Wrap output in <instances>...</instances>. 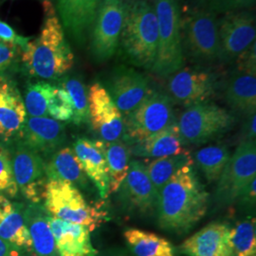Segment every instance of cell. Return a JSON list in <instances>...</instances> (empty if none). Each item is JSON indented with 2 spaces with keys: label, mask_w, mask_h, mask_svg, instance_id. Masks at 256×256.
<instances>
[{
  "label": "cell",
  "mask_w": 256,
  "mask_h": 256,
  "mask_svg": "<svg viewBox=\"0 0 256 256\" xmlns=\"http://www.w3.org/2000/svg\"><path fill=\"white\" fill-rule=\"evenodd\" d=\"M210 196L198 178L194 164L180 168L160 190L156 202L158 226L182 234L205 216Z\"/></svg>",
  "instance_id": "1"
},
{
  "label": "cell",
  "mask_w": 256,
  "mask_h": 256,
  "mask_svg": "<svg viewBox=\"0 0 256 256\" xmlns=\"http://www.w3.org/2000/svg\"><path fill=\"white\" fill-rule=\"evenodd\" d=\"M44 9L46 18L41 32L23 48L22 62L30 75L54 80L74 66V55L50 1H44Z\"/></svg>",
  "instance_id": "2"
},
{
  "label": "cell",
  "mask_w": 256,
  "mask_h": 256,
  "mask_svg": "<svg viewBox=\"0 0 256 256\" xmlns=\"http://www.w3.org/2000/svg\"><path fill=\"white\" fill-rule=\"evenodd\" d=\"M158 45V23L155 9L144 0L128 3L119 42L122 58L128 64L150 70Z\"/></svg>",
  "instance_id": "3"
},
{
  "label": "cell",
  "mask_w": 256,
  "mask_h": 256,
  "mask_svg": "<svg viewBox=\"0 0 256 256\" xmlns=\"http://www.w3.org/2000/svg\"><path fill=\"white\" fill-rule=\"evenodd\" d=\"M45 209L56 218L86 226L93 232L108 221V212L101 205L93 206L82 192L70 183L48 180L45 190Z\"/></svg>",
  "instance_id": "4"
},
{
  "label": "cell",
  "mask_w": 256,
  "mask_h": 256,
  "mask_svg": "<svg viewBox=\"0 0 256 256\" xmlns=\"http://www.w3.org/2000/svg\"><path fill=\"white\" fill-rule=\"evenodd\" d=\"M158 23V45L150 72L160 77H169L184 64L180 32V10L176 0H155Z\"/></svg>",
  "instance_id": "5"
},
{
  "label": "cell",
  "mask_w": 256,
  "mask_h": 256,
  "mask_svg": "<svg viewBox=\"0 0 256 256\" xmlns=\"http://www.w3.org/2000/svg\"><path fill=\"white\" fill-rule=\"evenodd\" d=\"M183 52L198 63L220 60L218 21L216 14L206 6H196L180 14Z\"/></svg>",
  "instance_id": "6"
},
{
  "label": "cell",
  "mask_w": 256,
  "mask_h": 256,
  "mask_svg": "<svg viewBox=\"0 0 256 256\" xmlns=\"http://www.w3.org/2000/svg\"><path fill=\"white\" fill-rule=\"evenodd\" d=\"M234 120L228 110L206 102L188 106L176 124L183 144H202L229 131Z\"/></svg>",
  "instance_id": "7"
},
{
  "label": "cell",
  "mask_w": 256,
  "mask_h": 256,
  "mask_svg": "<svg viewBox=\"0 0 256 256\" xmlns=\"http://www.w3.org/2000/svg\"><path fill=\"white\" fill-rule=\"evenodd\" d=\"M173 104L167 94L151 90L146 99L124 119L126 140H144L173 124L176 122Z\"/></svg>",
  "instance_id": "8"
},
{
  "label": "cell",
  "mask_w": 256,
  "mask_h": 256,
  "mask_svg": "<svg viewBox=\"0 0 256 256\" xmlns=\"http://www.w3.org/2000/svg\"><path fill=\"white\" fill-rule=\"evenodd\" d=\"M256 180V146L254 140L240 142L225 166L214 194L218 206L225 207L238 202L250 183Z\"/></svg>",
  "instance_id": "9"
},
{
  "label": "cell",
  "mask_w": 256,
  "mask_h": 256,
  "mask_svg": "<svg viewBox=\"0 0 256 256\" xmlns=\"http://www.w3.org/2000/svg\"><path fill=\"white\" fill-rule=\"evenodd\" d=\"M126 4L124 0H102L93 21L90 50L95 61L104 63L115 54L122 32Z\"/></svg>",
  "instance_id": "10"
},
{
  "label": "cell",
  "mask_w": 256,
  "mask_h": 256,
  "mask_svg": "<svg viewBox=\"0 0 256 256\" xmlns=\"http://www.w3.org/2000/svg\"><path fill=\"white\" fill-rule=\"evenodd\" d=\"M256 16L250 10L225 14L218 21L220 60L232 63L256 42Z\"/></svg>",
  "instance_id": "11"
},
{
  "label": "cell",
  "mask_w": 256,
  "mask_h": 256,
  "mask_svg": "<svg viewBox=\"0 0 256 256\" xmlns=\"http://www.w3.org/2000/svg\"><path fill=\"white\" fill-rule=\"evenodd\" d=\"M218 79L208 70L186 68L168 78L167 95L173 102L185 106L209 101L216 94Z\"/></svg>",
  "instance_id": "12"
},
{
  "label": "cell",
  "mask_w": 256,
  "mask_h": 256,
  "mask_svg": "<svg viewBox=\"0 0 256 256\" xmlns=\"http://www.w3.org/2000/svg\"><path fill=\"white\" fill-rule=\"evenodd\" d=\"M88 120L104 142H114L124 136L122 114L100 82H94L88 94Z\"/></svg>",
  "instance_id": "13"
},
{
  "label": "cell",
  "mask_w": 256,
  "mask_h": 256,
  "mask_svg": "<svg viewBox=\"0 0 256 256\" xmlns=\"http://www.w3.org/2000/svg\"><path fill=\"white\" fill-rule=\"evenodd\" d=\"M12 160L18 191L32 204L44 200L48 178L41 156L23 144L18 146Z\"/></svg>",
  "instance_id": "14"
},
{
  "label": "cell",
  "mask_w": 256,
  "mask_h": 256,
  "mask_svg": "<svg viewBox=\"0 0 256 256\" xmlns=\"http://www.w3.org/2000/svg\"><path fill=\"white\" fill-rule=\"evenodd\" d=\"M106 90L124 116L135 110L151 90L146 77L126 64L117 66L112 70Z\"/></svg>",
  "instance_id": "15"
},
{
  "label": "cell",
  "mask_w": 256,
  "mask_h": 256,
  "mask_svg": "<svg viewBox=\"0 0 256 256\" xmlns=\"http://www.w3.org/2000/svg\"><path fill=\"white\" fill-rule=\"evenodd\" d=\"M118 191L120 200L126 210L147 214L156 208L158 192L140 160L130 162L128 174Z\"/></svg>",
  "instance_id": "16"
},
{
  "label": "cell",
  "mask_w": 256,
  "mask_h": 256,
  "mask_svg": "<svg viewBox=\"0 0 256 256\" xmlns=\"http://www.w3.org/2000/svg\"><path fill=\"white\" fill-rule=\"evenodd\" d=\"M27 111L18 86L0 75V137L9 140L22 133Z\"/></svg>",
  "instance_id": "17"
},
{
  "label": "cell",
  "mask_w": 256,
  "mask_h": 256,
  "mask_svg": "<svg viewBox=\"0 0 256 256\" xmlns=\"http://www.w3.org/2000/svg\"><path fill=\"white\" fill-rule=\"evenodd\" d=\"M74 151L84 174L94 183L102 198L106 200L110 194V176L102 140L79 138L74 142Z\"/></svg>",
  "instance_id": "18"
},
{
  "label": "cell",
  "mask_w": 256,
  "mask_h": 256,
  "mask_svg": "<svg viewBox=\"0 0 256 256\" xmlns=\"http://www.w3.org/2000/svg\"><path fill=\"white\" fill-rule=\"evenodd\" d=\"M229 224L212 222L187 238L178 248L187 256H230Z\"/></svg>",
  "instance_id": "19"
},
{
  "label": "cell",
  "mask_w": 256,
  "mask_h": 256,
  "mask_svg": "<svg viewBox=\"0 0 256 256\" xmlns=\"http://www.w3.org/2000/svg\"><path fill=\"white\" fill-rule=\"evenodd\" d=\"M58 256H96L90 232L86 226L66 222L48 214Z\"/></svg>",
  "instance_id": "20"
},
{
  "label": "cell",
  "mask_w": 256,
  "mask_h": 256,
  "mask_svg": "<svg viewBox=\"0 0 256 256\" xmlns=\"http://www.w3.org/2000/svg\"><path fill=\"white\" fill-rule=\"evenodd\" d=\"M102 0H57L59 14L68 36L82 45Z\"/></svg>",
  "instance_id": "21"
},
{
  "label": "cell",
  "mask_w": 256,
  "mask_h": 256,
  "mask_svg": "<svg viewBox=\"0 0 256 256\" xmlns=\"http://www.w3.org/2000/svg\"><path fill=\"white\" fill-rule=\"evenodd\" d=\"M21 136L24 144L36 153H52L64 142V126L50 117H28Z\"/></svg>",
  "instance_id": "22"
},
{
  "label": "cell",
  "mask_w": 256,
  "mask_h": 256,
  "mask_svg": "<svg viewBox=\"0 0 256 256\" xmlns=\"http://www.w3.org/2000/svg\"><path fill=\"white\" fill-rule=\"evenodd\" d=\"M131 154L144 158H164L187 152L183 146L176 122L144 140L128 142Z\"/></svg>",
  "instance_id": "23"
},
{
  "label": "cell",
  "mask_w": 256,
  "mask_h": 256,
  "mask_svg": "<svg viewBox=\"0 0 256 256\" xmlns=\"http://www.w3.org/2000/svg\"><path fill=\"white\" fill-rule=\"evenodd\" d=\"M225 99L232 110L246 117L256 114V72L238 68L230 77Z\"/></svg>",
  "instance_id": "24"
},
{
  "label": "cell",
  "mask_w": 256,
  "mask_h": 256,
  "mask_svg": "<svg viewBox=\"0 0 256 256\" xmlns=\"http://www.w3.org/2000/svg\"><path fill=\"white\" fill-rule=\"evenodd\" d=\"M0 238L34 252L24 212L18 204L0 194Z\"/></svg>",
  "instance_id": "25"
},
{
  "label": "cell",
  "mask_w": 256,
  "mask_h": 256,
  "mask_svg": "<svg viewBox=\"0 0 256 256\" xmlns=\"http://www.w3.org/2000/svg\"><path fill=\"white\" fill-rule=\"evenodd\" d=\"M48 214L46 209L37 204L30 205L24 212L36 256H58L54 236L48 223Z\"/></svg>",
  "instance_id": "26"
},
{
  "label": "cell",
  "mask_w": 256,
  "mask_h": 256,
  "mask_svg": "<svg viewBox=\"0 0 256 256\" xmlns=\"http://www.w3.org/2000/svg\"><path fill=\"white\" fill-rule=\"evenodd\" d=\"M45 172L48 180L64 182L76 188L86 189L88 187V178L70 147L56 151L48 162L45 164Z\"/></svg>",
  "instance_id": "27"
},
{
  "label": "cell",
  "mask_w": 256,
  "mask_h": 256,
  "mask_svg": "<svg viewBox=\"0 0 256 256\" xmlns=\"http://www.w3.org/2000/svg\"><path fill=\"white\" fill-rule=\"evenodd\" d=\"M124 236L134 256H176L174 245L154 232L129 228Z\"/></svg>",
  "instance_id": "28"
},
{
  "label": "cell",
  "mask_w": 256,
  "mask_h": 256,
  "mask_svg": "<svg viewBox=\"0 0 256 256\" xmlns=\"http://www.w3.org/2000/svg\"><path fill=\"white\" fill-rule=\"evenodd\" d=\"M102 147L110 176V192L113 194L118 192L128 174L131 150L122 138L114 142L102 140Z\"/></svg>",
  "instance_id": "29"
},
{
  "label": "cell",
  "mask_w": 256,
  "mask_h": 256,
  "mask_svg": "<svg viewBox=\"0 0 256 256\" xmlns=\"http://www.w3.org/2000/svg\"><path fill=\"white\" fill-rule=\"evenodd\" d=\"M192 164L194 160L192 156L187 151L178 155L168 156L151 160L147 162V165L146 164V167L151 182L158 192L180 168Z\"/></svg>",
  "instance_id": "30"
},
{
  "label": "cell",
  "mask_w": 256,
  "mask_h": 256,
  "mask_svg": "<svg viewBox=\"0 0 256 256\" xmlns=\"http://www.w3.org/2000/svg\"><path fill=\"white\" fill-rule=\"evenodd\" d=\"M229 149L226 146H210L200 149L194 155V162L209 182L220 180L229 160Z\"/></svg>",
  "instance_id": "31"
},
{
  "label": "cell",
  "mask_w": 256,
  "mask_h": 256,
  "mask_svg": "<svg viewBox=\"0 0 256 256\" xmlns=\"http://www.w3.org/2000/svg\"><path fill=\"white\" fill-rule=\"evenodd\" d=\"M230 256H256V223L254 218L238 221L230 227Z\"/></svg>",
  "instance_id": "32"
},
{
  "label": "cell",
  "mask_w": 256,
  "mask_h": 256,
  "mask_svg": "<svg viewBox=\"0 0 256 256\" xmlns=\"http://www.w3.org/2000/svg\"><path fill=\"white\" fill-rule=\"evenodd\" d=\"M68 92L72 102L74 114L72 120L74 124L81 126L88 122V102L86 86L78 78H66L61 86Z\"/></svg>",
  "instance_id": "33"
},
{
  "label": "cell",
  "mask_w": 256,
  "mask_h": 256,
  "mask_svg": "<svg viewBox=\"0 0 256 256\" xmlns=\"http://www.w3.org/2000/svg\"><path fill=\"white\" fill-rule=\"evenodd\" d=\"M52 86L46 82L30 84L25 95V108L30 117H46L48 101Z\"/></svg>",
  "instance_id": "34"
},
{
  "label": "cell",
  "mask_w": 256,
  "mask_h": 256,
  "mask_svg": "<svg viewBox=\"0 0 256 256\" xmlns=\"http://www.w3.org/2000/svg\"><path fill=\"white\" fill-rule=\"evenodd\" d=\"M72 102L62 86H52L48 101V115L58 122H66L72 118Z\"/></svg>",
  "instance_id": "35"
},
{
  "label": "cell",
  "mask_w": 256,
  "mask_h": 256,
  "mask_svg": "<svg viewBox=\"0 0 256 256\" xmlns=\"http://www.w3.org/2000/svg\"><path fill=\"white\" fill-rule=\"evenodd\" d=\"M18 192L14 176L12 156L6 147L0 144V194L14 198Z\"/></svg>",
  "instance_id": "36"
},
{
  "label": "cell",
  "mask_w": 256,
  "mask_h": 256,
  "mask_svg": "<svg viewBox=\"0 0 256 256\" xmlns=\"http://www.w3.org/2000/svg\"><path fill=\"white\" fill-rule=\"evenodd\" d=\"M256 0H207L208 8L214 14H228L252 8Z\"/></svg>",
  "instance_id": "37"
},
{
  "label": "cell",
  "mask_w": 256,
  "mask_h": 256,
  "mask_svg": "<svg viewBox=\"0 0 256 256\" xmlns=\"http://www.w3.org/2000/svg\"><path fill=\"white\" fill-rule=\"evenodd\" d=\"M0 40L16 46H21L23 50L27 46L30 38L19 36L12 28L0 19Z\"/></svg>",
  "instance_id": "38"
},
{
  "label": "cell",
  "mask_w": 256,
  "mask_h": 256,
  "mask_svg": "<svg viewBox=\"0 0 256 256\" xmlns=\"http://www.w3.org/2000/svg\"><path fill=\"white\" fill-rule=\"evenodd\" d=\"M18 46L0 40V74L6 70L18 54Z\"/></svg>",
  "instance_id": "39"
},
{
  "label": "cell",
  "mask_w": 256,
  "mask_h": 256,
  "mask_svg": "<svg viewBox=\"0 0 256 256\" xmlns=\"http://www.w3.org/2000/svg\"><path fill=\"white\" fill-rule=\"evenodd\" d=\"M0 256H36V254L0 238Z\"/></svg>",
  "instance_id": "40"
},
{
  "label": "cell",
  "mask_w": 256,
  "mask_h": 256,
  "mask_svg": "<svg viewBox=\"0 0 256 256\" xmlns=\"http://www.w3.org/2000/svg\"><path fill=\"white\" fill-rule=\"evenodd\" d=\"M256 180H254L250 183L238 198V202H240L242 205L248 206L250 208L254 207L256 200Z\"/></svg>",
  "instance_id": "41"
},
{
  "label": "cell",
  "mask_w": 256,
  "mask_h": 256,
  "mask_svg": "<svg viewBox=\"0 0 256 256\" xmlns=\"http://www.w3.org/2000/svg\"><path fill=\"white\" fill-rule=\"evenodd\" d=\"M256 115L252 114L247 117V120L243 128V140H254L256 142Z\"/></svg>",
  "instance_id": "42"
},
{
  "label": "cell",
  "mask_w": 256,
  "mask_h": 256,
  "mask_svg": "<svg viewBox=\"0 0 256 256\" xmlns=\"http://www.w3.org/2000/svg\"><path fill=\"white\" fill-rule=\"evenodd\" d=\"M96 256H131L126 250H122V248H108L106 250H104L102 252H97Z\"/></svg>",
  "instance_id": "43"
}]
</instances>
